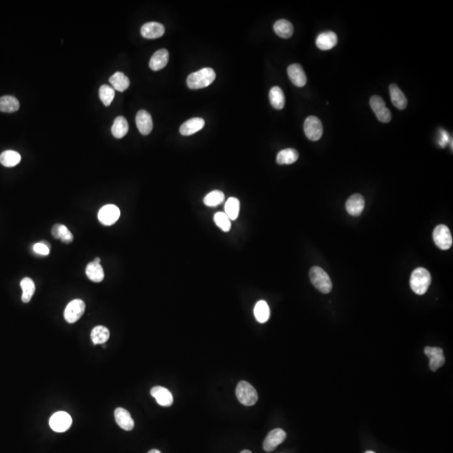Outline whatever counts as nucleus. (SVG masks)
Returning <instances> with one entry per match:
<instances>
[{
	"label": "nucleus",
	"mask_w": 453,
	"mask_h": 453,
	"mask_svg": "<svg viewBox=\"0 0 453 453\" xmlns=\"http://www.w3.org/2000/svg\"><path fill=\"white\" fill-rule=\"evenodd\" d=\"M216 73L212 68H205L191 73L186 79V84L190 89H200L208 87L214 82Z\"/></svg>",
	"instance_id": "nucleus-1"
},
{
	"label": "nucleus",
	"mask_w": 453,
	"mask_h": 453,
	"mask_svg": "<svg viewBox=\"0 0 453 453\" xmlns=\"http://www.w3.org/2000/svg\"><path fill=\"white\" fill-rule=\"evenodd\" d=\"M432 283V276L429 271L425 268H417L410 276V288L415 294L422 296L428 290Z\"/></svg>",
	"instance_id": "nucleus-2"
},
{
	"label": "nucleus",
	"mask_w": 453,
	"mask_h": 453,
	"mask_svg": "<svg viewBox=\"0 0 453 453\" xmlns=\"http://www.w3.org/2000/svg\"><path fill=\"white\" fill-rule=\"evenodd\" d=\"M310 279L314 287L323 294H328L333 289V283L328 273L319 266H313L310 270Z\"/></svg>",
	"instance_id": "nucleus-3"
},
{
	"label": "nucleus",
	"mask_w": 453,
	"mask_h": 453,
	"mask_svg": "<svg viewBox=\"0 0 453 453\" xmlns=\"http://www.w3.org/2000/svg\"><path fill=\"white\" fill-rule=\"evenodd\" d=\"M236 396L239 402L246 406L255 405L258 399L255 389L246 381L239 382L236 388Z\"/></svg>",
	"instance_id": "nucleus-4"
},
{
	"label": "nucleus",
	"mask_w": 453,
	"mask_h": 453,
	"mask_svg": "<svg viewBox=\"0 0 453 453\" xmlns=\"http://www.w3.org/2000/svg\"><path fill=\"white\" fill-rule=\"evenodd\" d=\"M433 240L438 248L442 250H447L452 245V236L450 229L446 225L436 226L433 231Z\"/></svg>",
	"instance_id": "nucleus-5"
},
{
	"label": "nucleus",
	"mask_w": 453,
	"mask_h": 453,
	"mask_svg": "<svg viewBox=\"0 0 453 453\" xmlns=\"http://www.w3.org/2000/svg\"><path fill=\"white\" fill-rule=\"evenodd\" d=\"M304 131L307 139L311 141H317L323 134L322 123L315 116H309L304 123Z\"/></svg>",
	"instance_id": "nucleus-6"
},
{
	"label": "nucleus",
	"mask_w": 453,
	"mask_h": 453,
	"mask_svg": "<svg viewBox=\"0 0 453 453\" xmlns=\"http://www.w3.org/2000/svg\"><path fill=\"white\" fill-rule=\"evenodd\" d=\"M86 305L82 300H73L68 303L64 311V317L68 323H75L84 314Z\"/></svg>",
	"instance_id": "nucleus-7"
},
{
	"label": "nucleus",
	"mask_w": 453,
	"mask_h": 453,
	"mask_svg": "<svg viewBox=\"0 0 453 453\" xmlns=\"http://www.w3.org/2000/svg\"><path fill=\"white\" fill-rule=\"evenodd\" d=\"M120 217V210L117 206L108 204L99 210L98 218L99 222L104 226H111L114 224Z\"/></svg>",
	"instance_id": "nucleus-8"
},
{
	"label": "nucleus",
	"mask_w": 453,
	"mask_h": 453,
	"mask_svg": "<svg viewBox=\"0 0 453 453\" xmlns=\"http://www.w3.org/2000/svg\"><path fill=\"white\" fill-rule=\"evenodd\" d=\"M49 424L54 432H67L73 424V419L68 413L65 411H59L55 413L51 417Z\"/></svg>",
	"instance_id": "nucleus-9"
},
{
	"label": "nucleus",
	"mask_w": 453,
	"mask_h": 453,
	"mask_svg": "<svg viewBox=\"0 0 453 453\" xmlns=\"http://www.w3.org/2000/svg\"><path fill=\"white\" fill-rule=\"evenodd\" d=\"M369 104L378 120L382 123H389L391 120V111L386 107L385 103L381 96L377 95L372 96Z\"/></svg>",
	"instance_id": "nucleus-10"
},
{
	"label": "nucleus",
	"mask_w": 453,
	"mask_h": 453,
	"mask_svg": "<svg viewBox=\"0 0 453 453\" xmlns=\"http://www.w3.org/2000/svg\"><path fill=\"white\" fill-rule=\"evenodd\" d=\"M285 438H286V433L282 429L276 428L272 430L264 441L263 447L265 451H274L280 444L282 443Z\"/></svg>",
	"instance_id": "nucleus-11"
},
{
	"label": "nucleus",
	"mask_w": 453,
	"mask_h": 453,
	"mask_svg": "<svg viewBox=\"0 0 453 453\" xmlns=\"http://www.w3.org/2000/svg\"><path fill=\"white\" fill-rule=\"evenodd\" d=\"M425 354L429 358V366L432 371H436L445 364L443 350L440 347H426Z\"/></svg>",
	"instance_id": "nucleus-12"
},
{
	"label": "nucleus",
	"mask_w": 453,
	"mask_h": 453,
	"mask_svg": "<svg viewBox=\"0 0 453 453\" xmlns=\"http://www.w3.org/2000/svg\"><path fill=\"white\" fill-rule=\"evenodd\" d=\"M165 26L158 22H149L141 27L140 33L144 38L157 39L165 34Z\"/></svg>",
	"instance_id": "nucleus-13"
},
{
	"label": "nucleus",
	"mask_w": 453,
	"mask_h": 453,
	"mask_svg": "<svg viewBox=\"0 0 453 453\" xmlns=\"http://www.w3.org/2000/svg\"><path fill=\"white\" fill-rule=\"evenodd\" d=\"M364 206L365 202L363 196L360 194H354L347 199L346 203V210L347 213L351 216L359 217L364 211Z\"/></svg>",
	"instance_id": "nucleus-14"
},
{
	"label": "nucleus",
	"mask_w": 453,
	"mask_h": 453,
	"mask_svg": "<svg viewBox=\"0 0 453 453\" xmlns=\"http://www.w3.org/2000/svg\"><path fill=\"white\" fill-rule=\"evenodd\" d=\"M136 125L143 135H148L153 130V120L150 113L145 110H140L136 114Z\"/></svg>",
	"instance_id": "nucleus-15"
},
{
	"label": "nucleus",
	"mask_w": 453,
	"mask_h": 453,
	"mask_svg": "<svg viewBox=\"0 0 453 453\" xmlns=\"http://www.w3.org/2000/svg\"><path fill=\"white\" fill-rule=\"evenodd\" d=\"M151 396L156 400L157 403L164 407H169L173 404V396L171 391L161 386H155L150 391Z\"/></svg>",
	"instance_id": "nucleus-16"
},
{
	"label": "nucleus",
	"mask_w": 453,
	"mask_h": 453,
	"mask_svg": "<svg viewBox=\"0 0 453 453\" xmlns=\"http://www.w3.org/2000/svg\"><path fill=\"white\" fill-rule=\"evenodd\" d=\"M116 423L124 431H132L135 427V422L131 413L123 408H117L114 411Z\"/></svg>",
	"instance_id": "nucleus-17"
},
{
	"label": "nucleus",
	"mask_w": 453,
	"mask_h": 453,
	"mask_svg": "<svg viewBox=\"0 0 453 453\" xmlns=\"http://www.w3.org/2000/svg\"><path fill=\"white\" fill-rule=\"evenodd\" d=\"M287 73L289 79L293 84L297 87H304L306 84L307 78L306 73L304 72L303 68L300 64H292L287 69Z\"/></svg>",
	"instance_id": "nucleus-18"
},
{
	"label": "nucleus",
	"mask_w": 453,
	"mask_h": 453,
	"mask_svg": "<svg viewBox=\"0 0 453 453\" xmlns=\"http://www.w3.org/2000/svg\"><path fill=\"white\" fill-rule=\"evenodd\" d=\"M338 43V37L333 31L323 32L316 38V45L320 50L328 51L333 49Z\"/></svg>",
	"instance_id": "nucleus-19"
},
{
	"label": "nucleus",
	"mask_w": 453,
	"mask_h": 453,
	"mask_svg": "<svg viewBox=\"0 0 453 453\" xmlns=\"http://www.w3.org/2000/svg\"><path fill=\"white\" fill-rule=\"evenodd\" d=\"M168 60H169V52L166 49H160L159 51H155L154 55L151 56L149 65L152 71L156 72L166 68Z\"/></svg>",
	"instance_id": "nucleus-20"
},
{
	"label": "nucleus",
	"mask_w": 453,
	"mask_h": 453,
	"mask_svg": "<svg viewBox=\"0 0 453 453\" xmlns=\"http://www.w3.org/2000/svg\"><path fill=\"white\" fill-rule=\"evenodd\" d=\"M205 126V121L202 118H190L189 120L186 121L185 123L181 126L180 128V133L181 135L185 136H189V135H193L196 133L203 130Z\"/></svg>",
	"instance_id": "nucleus-21"
},
{
	"label": "nucleus",
	"mask_w": 453,
	"mask_h": 453,
	"mask_svg": "<svg viewBox=\"0 0 453 453\" xmlns=\"http://www.w3.org/2000/svg\"><path fill=\"white\" fill-rule=\"evenodd\" d=\"M390 93H391V101L394 106L398 109L403 110L407 107V99L402 91L400 89L396 84H391L390 86Z\"/></svg>",
	"instance_id": "nucleus-22"
},
{
	"label": "nucleus",
	"mask_w": 453,
	"mask_h": 453,
	"mask_svg": "<svg viewBox=\"0 0 453 453\" xmlns=\"http://www.w3.org/2000/svg\"><path fill=\"white\" fill-rule=\"evenodd\" d=\"M86 275L91 281L95 283L101 282L105 276L101 264L96 263L94 261L87 265L86 268Z\"/></svg>",
	"instance_id": "nucleus-23"
},
{
	"label": "nucleus",
	"mask_w": 453,
	"mask_h": 453,
	"mask_svg": "<svg viewBox=\"0 0 453 453\" xmlns=\"http://www.w3.org/2000/svg\"><path fill=\"white\" fill-rule=\"evenodd\" d=\"M274 30L281 38L288 39L290 38L294 33V27L286 19H280L274 24Z\"/></svg>",
	"instance_id": "nucleus-24"
},
{
	"label": "nucleus",
	"mask_w": 453,
	"mask_h": 453,
	"mask_svg": "<svg viewBox=\"0 0 453 453\" xmlns=\"http://www.w3.org/2000/svg\"><path fill=\"white\" fill-rule=\"evenodd\" d=\"M109 82L113 86V88L118 92H123L126 89H128L131 82L127 76L124 75L121 72H117L109 78Z\"/></svg>",
	"instance_id": "nucleus-25"
},
{
	"label": "nucleus",
	"mask_w": 453,
	"mask_h": 453,
	"mask_svg": "<svg viewBox=\"0 0 453 453\" xmlns=\"http://www.w3.org/2000/svg\"><path fill=\"white\" fill-rule=\"evenodd\" d=\"M52 236L56 239H60L64 244H71L73 241V235L65 225L55 224L51 229Z\"/></svg>",
	"instance_id": "nucleus-26"
},
{
	"label": "nucleus",
	"mask_w": 453,
	"mask_h": 453,
	"mask_svg": "<svg viewBox=\"0 0 453 453\" xmlns=\"http://www.w3.org/2000/svg\"><path fill=\"white\" fill-rule=\"evenodd\" d=\"M112 134L116 139L124 137L128 131V123L123 116H118L113 121L112 126Z\"/></svg>",
	"instance_id": "nucleus-27"
},
{
	"label": "nucleus",
	"mask_w": 453,
	"mask_h": 453,
	"mask_svg": "<svg viewBox=\"0 0 453 453\" xmlns=\"http://www.w3.org/2000/svg\"><path fill=\"white\" fill-rule=\"evenodd\" d=\"M299 158V153L295 149H285L280 150L276 157V162L279 165H292Z\"/></svg>",
	"instance_id": "nucleus-28"
},
{
	"label": "nucleus",
	"mask_w": 453,
	"mask_h": 453,
	"mask_svg": "<svg viewBox=\"0 0 453 453\" xmlns=\"http://www.w3.org/2000/svg\"><path fill=\"white\" fill-rule=\"evenodd\" d=\"M270 104L272 105L273 108L275 109L280 110L282 109L285 104V98H284V92L280 87H274L270 89Z\"/></svg>",
	"instance_id": "nucleus-29"
},
{
	"label": "nucleus",
	"mask_w": 453,
	"mask_h": 453,
	"mask_svg": "<svg viewBox=\"0 0 453 453\" xmlns=\"http://www.w3.org/2000/svg\"><path fill=\"white\" fill-rule=\"evenodd\" d=\"M20 286L23 290L21 297L22 302L24 303H28L31 301L32 297L34 296L35 292H36V284L30 278L25 277L21 280Z\"/></svg>",
	"instance_id": "nucleus-30"
},
{
	"label": "nucleus",
	"mask_w": 453,
	"mask_h": 453,
	"mask_svg": "<svg viewBox=\"0 0 453 453\" xmlns=\"http://www.w3.org/2000/svg\"><path fill=\"white\" fill-rule=\"evenodd\" d=\"M21 160V155L15 150H5L0 154V163L5 167H14Z\"/></svg>",
	"instance_id": "nucleus-31"
},
{
	"label": "nucleus",
	"mask_w": 453,
	"mask_h": 453,
	"mask_svg": "<svg viewBox=\"0 0 453 453\" xmlns=\"http://www.w3.org/2000/svg\"><path fill=\"white\" fill-rule=\"evenodd\" d=\"M110 333L106 327L96 326L91 332V338L93 344H104L109 339Z\"/></svg>",
	"instance_id": "nucleus-32"
},
{
	"label": "nucleus",
	"mask_w": 453,
	"mask_h": 453,
	"mask_svg": "<svg viewBox=\"0 0 453 453\" xmlns=\"http://www.w3.org/2000/svg\"><path fill=\"white\" fill-rule=\"evenodd\" d=\"M19 102L13 96H3L0 98V111L4 113H14L19 110Z\"/></svg>",
	"instance_id": "nucleus-33"
},
{
	"label": "nucleus",
	"mask_w": 453,
	"mask_h": 453,
	"mask_svg": "<svg viewBox=\"0 0 453 453\" xmlns=\"http://www.w3.org/2000/svg\"><path fill=\"white\" fill-rule=\"evenodd\" d=\"M253 313L256 320L261 323H265L270 319V310L267 302L265 301H260L256 303Z\"/></svg>",
	"instance_id": "nucleus-34"
},
{
	"label": "nucleus",
	"mask_w": 453,
	"mask_h": 453,
	"mask_svg": "<svg viewBox=\"0 0 453 453\" xmlns=\"http://www.w3.org/2000/svg\"><path fill=\"white\" fill-rule=\"evenodd\" d=\"M240 202L236 198H229L225 203V214L230 220H236L239 217Z\"/></svg>",
	"instance_id": "nucleus-35"
},
{
	"label": "nucleus",
	"mask_w": 453,
	"mask_h": 453,
	"mask_svg": "<svg viewBox=\"0 0 453 453\" xmlns=\"http://www.w3.org/2000/svg\"><path fill=\"white\" fill-rule=\"evenodd\" d=\"M225 199V196L221 190H212L211 192L208 193L203 199V203L206 206L213 208L217 207L223 203Z\"/></svg>",
	"instance_id": "nucleus-36"
},
{
	"label": "nucleus",
	"mask_w": 453,
	"mask_h": 453,
	"mask_svg": "<svg viewBox=\"0 0 453 453\" xmlns=\"http://www.w3.org/2000/svg\"><path fill=\"white\" fill-rule=\"evenodd\" d=\"M115 96V90L109 85H102L99 88V98L104 104V106H109L113 101Z\"/></svg>",
	"instance_id": "nucleus-37"
},
{
	"label": "nucleus",
	"mask_w": 453,
	"mask_h": 453,
	"mask_svg": "<svg viewBox=\"0 0 453 453\" xmlns=\"http://www.w3.org/2000/svg\"><path fill=\"white\" fill-rule=\"evenodd\" d=\"M214 222L221 230L228 233L231 229V220L225 214V212H218L214 215Z\"/></svg>",
	"instance_id": "nucleus-38"
},
{
	"label": "nucleus",
	"mask_w": 453,
	"mask_h": 453,
	"mask_svg": "<svg viewBox=\"0 0 453 453\" xmlns=\"http://www.w3.org/2000/svg\"><path fill=\"white\" fill-rule=\"evenodd\" d=\"M33 249H34L35 252L38 253V254L46 256L48 255L49 253H50L51 245H50L47 242L41 241L40 243H37V244H35L34 247H33Z\"/></svg>",
	"instance_id": "nucleus-39"
},
{
	"label": "nucleus",
	"mask_w": 453,
	"mask_h": 453,
	"mask_svg": "<svg viewBox=\"0 0 453 453\" xmlns=\"http://www.w3.org/2000/svg\"><path fill=\"white\" fill-rule=\"evenodd\" d=\"M148 453H161L159 450H157V449H152Z\"/></svg>",
	"instance_id": "nucleus-40"
},
{
	"label": "nucleus",
	"mask_w": 453,
	"mask_h": 453,
	"mask_svg": "<svg viewBox=\"0 0 453 453\" xmlns=\"http://www.w3.org/2000/svg\"><path fill=\"white\" fill-rule=\"evenodd\" d=\"M94 262H96V263L100 264V262H101V260H100V258H96L94 260Z\"/></svg>",
	"instance_id": "nucleus-41"
},
{
	"label": "nucleus",
	"mask_w": 453,
	"mask_h": 453,
	"mask_svg": "<svg viewBox=\"0 0 453 453\" xmlns=\"http://www.w3.org/2000/svg\"><path fill=\"white\" fill-rule=\"evenodd\" d=\"M240 453H252L250 451H248V450H244V451H242Z\"/></svg>",
	"instance_id": "nucleus-42"
},
{
	"label": "nucleus",
	"mask_w": 453,
	"mask_h": 453,
	"mask_svg": "<svg viewBox=\"0 0 453 453\" xmlns=\"http://www.w3.org/2000/svg\"><path fill=\"white\" fill-rule=\"evenodd\" d=\"M365 453H375V452H374V451H366V452H365Z\"/></svg>",
	"instance_id": "nucleus-43"
}]
</instances>
